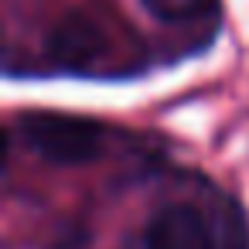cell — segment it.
<instances>
[{"label":"cell","mask_w":249,"mask_h":249,"mask_svg":"<svg viewBox=\"0 0 249 249\" xmlns=\"http://www.w3.org/2000/svg\"><path fill=\"white\" fill-rule=\"evenodd\" d=\"M48 52L69 69H89L96 62V55L103 52L99 48V31L86 18H69L55 28V35L48 41Z\"/></svg>","instance_id":"cell-3"},{"label":"cell","mask_w":249,"mask_h":249,"mask_svg":"<svg viewBox=\"0 0 249 249\" xmlns=\"http://www.w3.org/2000/svg\"><path fill=\"white\" fill-rule=\"evenodd\" d=\"M24 147H31L41 160L58 167H79L99 157L103 130L92 120L69 113H28L18 123Z\"/></svg>","instance_id":"cell-1"},{"label":"cell","mask_w":249,"mask_h":249,"mask_svg":"<svg viewBox=\"0 0 249 249\" xmlns=\"http://www.w3.org/2000/svg\"><path fill=\"white\" fill-rule=\"evenodd\" d=\"M215 0H143V7L157 18V21H171V24H181V21H191L205 11H212Z\"/></svg>","instance_id":"cell-4"},{"label":"cell","mask_w":249,"mask_h":249,"mask_svg":"<svg viewBox=\"0 0 249 249\" xmlns=\"http://www.w3.org/2000/svg\"><path fill=\"white\" fill-rule=\"evenodd\" d=\"M143 249H215V235L191 205H167L150 218Z\"/></svg>","instance_id":"cell-2"}]
</instances>
